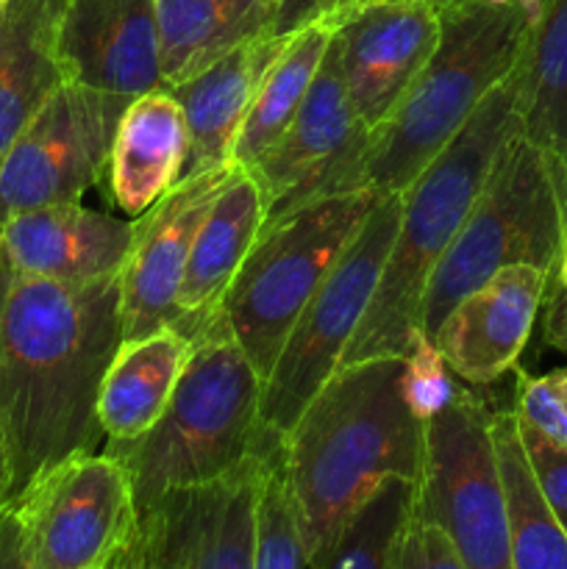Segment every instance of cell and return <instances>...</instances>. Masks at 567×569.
<instances>
[{"mask_svg":"<svg viewBox=\"0 0 567 569\" xmlns=\"http://www.w3.org/2000/svg\"><path fill=\"white\" fill-rule=\"evenodd\" d=\"M517 431H520L523 450H526L528 467H531L539 495H543L550 515L556 517V522L567 533V450L548 442L543 433H537L520 420H517Z\"/></svg>","mask_w":567,"mask_h":569,"instance_id":"cell-32","label":"cell"},{"mask_svg":"<svg viewBox=\"0 0 567 569\" xmlns=\"http://www.w3.org/2000/svg\"><path fill=\"white\" fill-rule=\"evenodd\" d=\"M231 170L233 164L183 178L133 220L131 250L120 272L122 342L178 326L176 298L195 237Z\"/></svg>","mask_w":567,"mask_h":569,"instance_id":"cell-14","label":"cell"},{"mask_svg":"<svg viewBox=\"0 0 567 569\" xmlns=\"http://www.w3.org/2000/svg\"><path fill=\"white\" fill-rule=\"evenodd\" d=\"M367 128L354 109L328 42L315 83L284 137L250 167L265 194V222L326 194L328 181L361 148Z\"/></svg>","mask_w":567,"mask_h":569,"instance_id":"cell-15","label":"cell"},{"mask_svg":"<svg viewBox=\"0 0 567 569\" xmlns=\"http://www.w3.org/2000/svg\"><path fill=\"white\" fill-rule=\"evenodd\" d=\"M337 22L339 14L326 11V14L300 22L287 33V42L270 61L259 89H256L253 106H250L237 144H233V164L250 170L284 137L315 83L328 42L337 31Z\"/></svg>","mask_w":567,"mask_h":569,"instance_id":"cell-26","label":"cell"},{"mask_svg":"<svg viewBox=\"0 0 567 569\" xmlns=\"http://www.w3.org/2000/svg\"><path fill=\"white\" fill-rule=\"evenodd\" d=\"M365 3H376V0H326V3L317 9V14H326V11H345V9H354V6H365Z\"/></svg>","mask_w":567,"mask_h":569,"instance_id":"cell-40","label":"cell"},{"mask_svg":"<svg viewBox=\"0 0 567 569\" xmlns=\"http://www.w3.org/2000/svg\"><path fill=\"white\" fill-rule=\"evenodd\" d=\"M0 569H26L20 559V548H17L14 526L9 520V511L0 517Z\"/></svg>","mask_w":567,"mask_h":569,"instance_id":"cell-35","label":"cell"},{"mask_svg":"<svg viewBox=\"0 0 567 569\" xmlns=\"http://www.w3.org/2000/svg\"><path fill=\"white\" fill-rule=\"evenodd\" d=\"M392 569H467L461 556L439 528L409 517L400 533Z\"/></svg>","mask_w":567,"mask_h":569,"instance_id":"cell-33","label":"cell"},{"mask_svg":"<svg viewBox=\"0 0 567 569\" xmlns=\"http://www.w3.org/2000/svg\"><path fill=\"white\" fill-rule=\"evenodd\" d=\"M520 131L554 170L567 203V0H543L520 59Z\"/></svg>","mask_w":567,"mask_h":569,"instance_id":"cell-25","label":"cell"},{"mask_svg":"<svg viewBox=\"0 0 567 569\" xmlns=\"http://www.w3.org/2000/svg\"><path fill=\"white\" fill-rule=\"evenodd\" d=\"M265 456L259 492V526H256V569H306V548L298 515L284 472V442H259Z\"/></svg>","mask_w":567,"mask_h":569,"instance_id":"cell-29","label":"cell"},{"mask_svg":"<svg viewBox=\"0 0 567 569\" xmlns=\"http://www.w3.org/2000/svg\"><path fill=\"white\" fill-rule=\"evenodd\" d=\"M120 345V276L61 283L0 261V442L11 503L53 467L98 453L100 383Z\"/></svg>","mask_w":567,"mask_h":569,"instance_id":"cell-1","label":"cell"},{"mask_svg":"<svg viewBox=\"0 0 567 569\" xmlns=\"http://www.w3.org/2000/svg\"><path fill=\"white\" fill-rule=\"evenodd\" d=\"M322 3H326V0H284L281 31H292V28H298L300 22L311 20Z\"/></svg>","mask_w":567,"mask_h":569,"instance_id":"cell-36","label":"cell"},{"mask_svg":"<svg viewBox=\"0 0 567 569\" xmlns=\"http://www.w3.org/2000/svg\"><path fill=\"white\" fill-rule=\"evenodd\" d=\"M287 33L250 39L178 87H167L181 103L189 128V153L181 181L233 164V144L253 106L256 89L287 42Z\"/></svg>","mask_w":567,"mask_h":569,"instance_id":"cell-19","label":"cell"},{"mask_svg":"<svg viewBox=\"0 0 567 569\" xmlns=\"http://www.w3.org/2000/svg\"><path fill=\"white\" fill-rule=\"evenodd\" d=\"M26 569H115L137 539L131 478L111 453L76 456L9 506Z\"/></svg>","mask_w":567,"mask_h":569,"instance_id":"cell-10","label":"cell"},{"mask_svg":"<svg viewBox=\"0 0 567 569\" xmlns=\"http://www.w3.org/2000/svg\"><path fill=\"white\" fill-rule=\"evenodd\" d=\"M442 33L387 120L328 181L326 194H400L448 148L481 100L520 64L534 17L523 6L439 3Z\"/></svg>","mask_w":567,"mask_h":569,"instance_id":"cell-3","label":"cell"},{"mask_svg":"<svg viewBox=\"0 0 567 569\" xmlns=\"http://www.w3.org/2000/svg\"><path fill=\"white\" fill-rule=\"evenodd\" d=\"M420 459L422 420L404 398V359L339 367L284 437L306 567L384 481H417Z\"/></svg>","mask_w":567,"mask_h":569,"instance_id":"cell-2","label":"cell"},{"mask_svg":"<svg viewBox=\"0 0 567 569\" xmlns=\"http://www.w3.org/2000/svg\"><path fill=\"white\" fill-rule=\"evenodd\" d=\"M64 59L72 81L103 92L161 87L153 0H67Z\"/></svg>","mask_w":567,"mask_h":569,"instance_id":"cell-18","label":"cell"},{"mask_svg":"<svg viewBox=\"0 0 567 569\" xmlns=\"http://www.w3.org/2000/svg\"><path fill=\"white\" fill-rule=\"evenodd\" d=\"M439 3H450V0H439ZM456 3H487V6H523L534 22L543 14V0H456Z\"/></svg>","mask_w":567,"mask_h":569,"instance_id":"cell-38","label":"cell"},{"mask_svg":"<svg viewBox=\"0 0 567 569\" xmlns=\"http://www.w3.org/2000/svg\"><path fill=\"white\" fill-rule=\"evenodd\" d=\"M131 100L81 81L56 89L0 161V226L22 211L81 200L106 176Z\"/></svg>","mask_w":567,"mask_h":569,"instance_id":"cell-11","label":"cell"},{"mask_svg":"<svg viewBox=\"0 0 567 569\" xmlns=\"http://www.w3.org/2000/svg\"><path fill=\"white\" fill-rule=\"evenodd\" d=\"M517 420L567 450V367L548 376H517Z\"/></svg>","mask_w":567,"mask_h":569,"instance_id":"cell-31","label":"cell"},{"mask_svg":"<svg viewBox=\"0 0 567 569\" xmlns=\"http://www.w3.org/2000/svg\"><path fill=\"white\" fill-rule=\"evenodd\" d=\"M493 437L509 503V569H567V533L539 495L515 409L493 411Z\"/></svg>","mask_w":567,"mask_h":569,"instance_id":"cell-27","label":"cell"},{"mask_svg":"<svg viewBox=\"0 0 567 569\" xmlns=\"http://www.w3.org/2000/svg\"><path fill=\"white\" fill-rule=\"evenodd\" d=\"M261 387L242 345L211 317L192 339L161 420L137 442L106 450L128 470L137 511L167 492L217 481L259 453Z\"/></svg>","mask_w":567,"mask_h":569,"instance_id":"cell-5","label":"cell"},{"mask_svg":"<svg viewBox=\"0 0 567 569\" xmlns=\"http://www.w3.org/2000/svg\"><path fill=\"white\" fill-rule=\"evenodd\" d=\"M567 242V203L543 150L517 128L495 156L476 203L434 267L420 309V331L434 337L467 292L511 264L550 276Z\"/></svg>","mask_w":567,"mask_h":569,"instance_id":"cell-6","label":"cell"},{"mask_svg":"<svg viewBox=\"0 0 567 569\" xmlns=\"http://www.w3.org/2000/svg\"><path fill=\"white\" fill-rule=\"evenodd\" d=\"M11 503V481H9V465H6V450L0 442V517L9 511Z\"/></svg>","mask_w":567,"mask_h":569,"instance_id":"cell-39","label":"cell"},{"mask_svg":"<svg viewBox=\"0 0 567 569\" xmlns=\"http://www.w3.org/2000/svg\"><path fill=\"white\" fill-rule=\"evenodd\" d=\"M339 14L331 50L367 131L381 126L439 44L437 0H376Z\"/></svg>","mask_w":567,"mask_h":569,"instance_id":"cell-13","label":"cell"},{"mask_svg":"<svg viewBox=\"0 0 567 569\" xmlns=\"http://www.w3.org/2000/svg\"><path fill=\"white\" fill-rule=\"evenodd\" d=\"M64 17L67 0L0 3V161L56 89L72 81Z\"/></svg>","mask_w":567,"mask_h":569,"instance_id":"cell-21","label":"cell"},{"mask_svg":"<svg viewBox=\"0 0 567 569\" xmlns=\"http://www.w3.org/2000/svg\"><path fill=\"white\" fill-rule=\"evenodd\" d=\"M161 87H178L250 39L281 33L284 0H153Z\"/></svg>","mask_w":567,"mask_h":569,"instance_id":"cell-23","label":"cell"},{"mask_svg":"<svg viewBox=\"0 0 567 569\" xmlns=\"http://www.w3.org/2000/svg\"><path fill=\"white\" fill-rule=\"evenodd\" d=\"M517 98L520 64L481 100L448 148L400 192V217L387 264L339 367L381 356L404 359L409 353L420 333L428 278L476 203L498 150L520 128Z\"/></svg>","mask_w":567,"mask_h":569,"instance_id":"cell-4","label":"cell"},{"mask_svg":"<svg viewBox=\"0 0 567 569\" xmlns=\"http://www.w3.org/2000/svg\"><path fill=\"white\" fill-rule=\"evenodd\" d=\"M398 217L400 194H381L295 320L261 387V437L284 442L311 398L339 370L387 264Z\"/></svg>","mask_w":567,"mask_h":569,"instance_id":"cell-9","label":"cell"},{"mask_svg":"<svg viewBox=\"0 0 567 569\" xmlns=\"http://www.w3.org/2000/svg\"><path fill=\"white\" fill-rule=\"evenodd\" d=\"M411 517L439 528L467 569H509V503L493 409L470 389L422 422Z\"/></svg>","mask_w":567,"mask_h":569,"instance_id":"cell-8","label":"cell"},{"mask_svg":"<svg viewBox=\"0 0 567 569\" xmlns=\"http://www.w3.org/2000/svg\"><path fill=\"white\" fill-rule=\"evenodd\" d=\"M189 153V128L181 103L167 87L137 94L122 111L111 142V200L128 217H139L165 198L183 176Z\"/></svg>","mask_w":567,"mask_h":569,"instance_id":"cell-22","label":"cell"},{"mask_svg":"<svg viewBox=\"0 0 567 569\" xmlns=\"http://www.w3.org/2000/svg\"><path fill=\"white\" fill-rule=\"evenodd\" d=\"M265 194L253 172L233 164L209 214L200 222L178 289V331L195 339L217 315L228 287L265 228Z\"/></svg>","mask_w":567,"mask_h":569,"instance_id":"cell-20","label":"cell"},{"mask_svg":"<svg viewBox=\"0 0 567 569\" xmlns=\"http://www.w3.org/2000/svg\"><path fill=\"white\" fill-rule=\"evenodd\" d=\"M131 239L133 222L72 200L6 220L0 226V261L22 276L98 283L120 276Z\"/></svg>","mask_w":567,"mask_h":569,"instance_id":"cell-17","label":"cell"},{"mask_svg":"<svg viewBox=\"0 0 567 569\" xmlns=\"http://www.w3.org/2000/svg\"><path fill=\"white\" fill-rule=\"evenodd\" d=\"M265 456L228 476L176 489L139 511L137 545L167 569H256Z\"/></svg>","mask_w":567,"mask_h":569,"instance_id":"cell-12","label":"cell"},{"mask_svg":"<svg viewBox=\"0 0 567 569\" xmlns=\"http://www.w3.org/2000/svg\"><path fill=\"white\" fill-rule=\"evenodd\" d=\"M376 200L378 194L365 189L322 194L265 222L217 309L261 378L270 376L295 320L354 242Z\"/></svg>","mask_w":567,"mask_h":569,"instance_id":"cell-7","label":"cell"},{"mask_svg":"<svg viewBox=\"0 0 567 569\" xmlns=\"http://www.w3.org/2000/svg\"><path fill=\"white\" fill-rule=\"evenodd\" d=\"M461 389L465 387L454 376L434 339L422 331L417 333L409 353L404 356V398L417 420H431Z\"/></svg>","mask_w":567,"mask_h":569,"instance_id":"cell-30","label":"cell"},{"mask_svg":"<svg viewBox=\"0 0 567 569\" xmlns=\"http://www.w3.org/2000/svg\"><path fill=\"white\" fill-rule=\"evenodd\" d=\"M0 3H3V0H0Z\"/></svg>","mask_w":567,"mask_h":569,"instance_id":"cell-41","label":"cell"},{"mask_svg":"<svg viewBox=\"0 0 567 569\" xmlns=\"http://www.w3.org/2000/svg\"><path fill=\"white\" fill-rule=\"evenodd\" d=\"M192 353V339L178 328H161L122 342L100 383L98 420L106 450L142 439L165 415Z\"/></svg>","mask_w":567,"mask_h":569,"instance_id":"cell-24","label":"cell"},{"mask_svg":"<svg viewBox=\"0 0 567 569\" xmlns=\"http://www.w3.org/2000/svg\"><path fill=\"white\" fill-rule=\"evenodd\" d=\"M115 569H167V567H161L153 556L145 553V550L137 545V539H133V545L128 548V553L117 561Z\"/></svg>","mask_w":567,"mask_h":569,"instance_id":"cell-37","label":"cell"},{"mask_svg":"<svg viewBox=\"0 0 567 569\" xmlns=\"http://www.w3.org/2000/svg\"><path fill=\"white\" fill-rule=\"evenodd\" d=\"M545 322L543 333L545 342L556 350L567 353V242L561 248L559 259H556L554 270L548 276V287H545Z\"/></svg>","mask_w":567,"mask_h":569,"instance_id":"cell-34","label":"cell"},{"mask_svg":"<svg viewBox=\"0 0 567 569\" xmlns=\"http://www.w3.org/2000/svg\"><path fill=\"white\" fill-rule=\"evenodd\" d=\"M545 287L548 272L539 267H504L442 317L431 339L459 381L489 387L515 370L543 309Z\"/></svg>","mask_w":567,"mask_h":569,"instance_id":"cell-16","label":"cell"},{"mask_svg":"<svg viewBox=\"0 0 567 569\" xmlns=\"http://www.w3.org/2000/svg\"><path fill=\"white\" fill-rule=\"evenodd\" d=\"M411 500L415 481H384L306 569H392L400 533L411 517Z\"/></svg>","mask_w":567,"mask_h":569,"instance_id":"cell-28","label":"cell"}]
</instances>
